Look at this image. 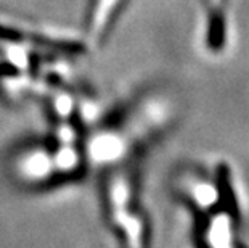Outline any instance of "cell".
<instances>
[{
  "instance_id": "obj_3",
  "label": "cell",
  "mask_w": 249,
  "mask_h": 248,
  "mask_svg": "<svg viewBox=\"0 0 249 248\" xmlns=\"http://www.w3.org/2000/svg\"><path fill=\"white\" fill-rule=\"evenodd\" d=\"M132 150L134 149H132L125 133L116 121L93 133L84 147L86 158L98 166L118 165L119 161L129 156Z\"/></svg>"
},
{
  "instance_id": "obj_4",
  "label": "cell",
  "mask_w": 249,
  "mask_h": 248,
  "mask_svg": "<svg viewBox=\"0 0 249 248\" xmlns=\"http://www.w3.org/2000/svg\"><path fill=\"white\" fill-rule=\"evenodd\" d=\"M125 2L127 0H90L84 28L89 45L98 47L103 44Z\"/></svg>"
},
{
  "instance_id": "obj_5",
  "label": "cell",
  "mask_w": 249,
  "mask_h": 248,
  "mask_svg": "<svg viewBox=\"0 0 249 248\" xmlns=\"http://www.w3.org/2000/svg\"><path fill=\"white\" fill-rule=\"evenodd\" d=\"M229 0H203L208 10V34L206 44L209 50L220 52L225 45L227 39V23H225V8Z\"/></svg>"
},
{
  "instance_id": "obj_1",
  "label": "cell",
  "mask_w": 249,
  "mask_h": 248,
  "mask_svg": "<svg viewBox=\"0 0 249 248\" xmlns=\"http://www.w3.org/2000/svg\"><path fill=\"white\" fill-rule=\"evenodd\" d=\"M103 207L108 224L125 247H145L150 223L137 200V182L130 171H114L103 182Z\"/></svg>"
},
{
  "instance_id": "obj_2",
  "label": "cell",
  "mask_w": 249,
  "mask_h": 248,
  "mask_svg": "<svg viewBox=\"0 0 249 248\" xmlns=\"http://www.w3.org/2000/svg\"><path fill=\"white\" fill-rule=\"evenodd\" d=\"M15 174L24 184L31 186H47L58 181L53 150L49 144H33L23 147L13 161Z\"/></svg>"
}]
</instances>
